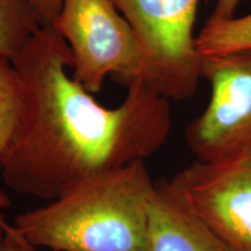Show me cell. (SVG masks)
Returning <instances> with one entry per match:
<instances>
[{"label":"cell","mask_w":251,"mask_h":251,"mask_svg":"<svg viewBox=\"0 0 251 251\" xmlns=\"http://www.w3.org/2000/svg\"><path fill=\"white\" fill-rule=\"evenodd\" d=\"M13 65L25 107L0 175L14 192L49 201L94 176L146 161L168 141L170 100L135 81L118 107L100 105L68 72L71 50L54 27H41Z\"/></svg>","instance_id":"cell-1"},{"label":"cell","mask_w":251,"mask_h":251,"mask_svg":"<svg viewBox=\"0 0 251 251\" xmlns=\"http://www.w3.org/2000/svg\"><path fill=\"white\" fill-rule=\"evenodd\" d=\"M156 183L146 161L81 181L46 205L20 213L13 227L30 248L52 251H147Z\"/></svg>","instance_id":"cell-2"},{"label":"cell","mask_w":251,"mask_h":251,"mask_svg":"<svg viewBox=\"0 0 251 251\" xmlns=\"http://www.w3.org/2000/svg\"><path fill=\"white\" fill-rule=\"evenodd\" d=\"M133 28L140 78L162 97L181 101L194 96L201 77L194 24L200 0H113Z\"/></svg>","instance_id":"cell-3"},{"label":"cell","mask_w":251,"mask_h":251,"mask_svg":"<svg viewBox=\"0 0 251 251\" xmlns=\"http://www.w3.org/2000/svg\"><path fill=\"white\" fill-rule=\"evenodd\" d=\"M51 27L71 50L72 77L90 93L109 75L126 87L139 80L136 37L113 0H63Z\"/></svg>","instance_id":"cell-4"},{"label":"cell","mask_w":251,"mask_h":251,"mask_svg":"<svg viewBox=\"0 0 251 251\" xmlns=\"http://www.w3.org/2000/svg\"><path fill=\"white\" fill-rule=\"evenodd\" d=\"M211 98L185 129L197 161L216 162L251 152V49L201 56Z\"/></svg>","instance_id":"cell-5"},{"label":"cell","mask_w":251,"mask_h":251,"mask_svg":"<svg viewBox=\"0 0 251 251\" xmlns=\"http://www.w3.org/2000/svg\"><path fill=\"white\" fill-rule=\"evenodd\" d=\"M166 184L231 251H251V152L196 159Z\"/></svg>","instance_id":"cell-6"},{"label":"cell","mask_w":251,"mask_h":251,"mask_svg":"<svg viewBox=\"0 0 251 251\" xmlns=\"http://www.w3.org/2000/svg\"><path fill=\"white\" fill-rule=\"evenodd\" d=\"M147 251L231 250L163 181L156 184L149 202Z\"/></svg>","instance_id":"cell-7"},{"label":"cell","mask_w":251,"mask_h":251,"mask_svg":"<svg viewBox=\"0 0 251 251\" xmlns=\"http://www.w3.org/2000/svg\"><path fill=\"white\" fill-rule=\"evenodd\" d=\"M41 27L28 0H0V67L13 64Z\"/></svg>","instance_id":"cell-8"},{"label":"cell","mask_w":251,"mask_h":251,"mask_svg":"<svg viewBox=\"0 0 251 251\" xmlns=\"http://www.w3.org/2000/svg\"><path fill=\"white\" fill-rule=\"evenodd\" d=\"M25 107L24 83L13 64L0 67V169L17 136Z\"/></svg>","instance_id":"cell-9"},{"label":"cell","mask_w":251,"mask_h":251,"mask_svg":"<svg viewBox=\"0 0 251 251\" xmlns=\"http://www.w3.org/2000/svg\"><path fill=\"white\" fill-rule=\"evenodd\" d=\"M196 45L200 56L251 49V14L220 24H206L197 35Z\"/></svg>","instance_id":"cell-10"},{"label":"cell","mask_w":251,"mask_h":251,"mask_svg":"<svg viewBox=\"0 0 251 251\" xmlns=\"http://www.w3.org/2000/svg\"><path fill=\"white\" fill-rule=\"evenodd\" d=\"M39 19L41 26H52L63 0H28Z\"/></svg>","instance_id":"cell-11"},{"label":"cell","mask_w":251,"mask_h":251,"mask_svg":"<svg viewBox=\"0 0 251 251\" xmlns=\"http://www.w3.org/2000/svg\"><path fill=\"white\" fill-rule=\"evenodd\" d=\"M241 1L242 0H216L215 7L206 24L214 25L233 19Z\"/></svg>","instance_id":"cell-12"},{"label":"cell","mask_w":251,"mask_h":251,"mask_svg":"<svg viewBox=\"0 0 251 251\" xmlns=\"http://www.w3.org/2000/svg\"><path fill=\"white\" fill-rule=\"evenodd\" d=\"M0 251H34V249L6 235L2 242L0 243Z\"/></svg>","instance_id":"cell-13"},{"label":"cell","mask_w":251,"mask_h":251,"mask_svg":"<svg viewBox=\"0 0 251 251\" xmlns=\"http://www.w3.org/2000/svg\"><path fill=\"white\" fill-rule=\"evenodd\" d=\"M6 235L9 237L14 238V240H19L18 234L15 233V229L13 227V225H9L7 222H0V243L2 242Z\"/></svg>","instance_id":"cell-14"},{"label":"cell","mask_w":251,"mask_h":251,"mask_svg":"<svg viewBox=\"0 0 251 251\" xmlns=\"http://www.w3.org/2000/svg\"><path fill=\"white\" fill-rule=\"evenodd\" d=\"M9 203H11V201H9L7 194H6L4 191L0 188V222H6V220L2 218V215H1V211L2 209L7 208V207L9 206Z\"/></svg>","instance_id":"cell-15"}]
</instances>
